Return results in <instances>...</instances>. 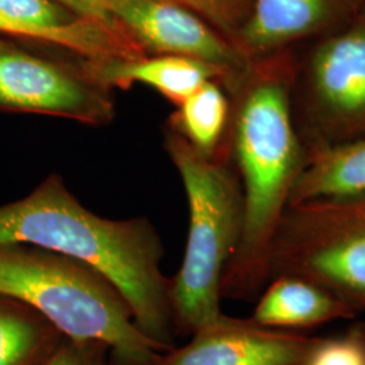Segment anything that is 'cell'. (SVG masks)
I'll use <instances>...</instances> for the list:
<instances>
[{
  "instance_id": "cell-1",
  "label": "cell",
  "mask_w": 365,
  "mask_h": 365,
  "mask_svg": "<svg viewBox=\"0 0 365 365\" xmlns=\"http://www.w3.org/2000/svg\"><path fill=\"white\" fill-rule=\"evenodd\" d=\"M294 48L253 60L232 92L229 153L244 196V225L222 280V297H247L271 272L274 235L306 164L289 90Z\"/></svg>"
},
{
  "instance_id": "cell-2",
  "label": "cell",
  "mask_w": 365,
  "mask_h": 365,
  "mask_svg": "<svg viewBox=\"0 0 365 365\" xmlns=\"http://www.w3.org/2000/svg\"><path fill=\"white\" fill-rule=\"evenodd\" d=\"M9 244L52 250L95 268L126 298L145 336L163 353L175 348L164 247L148 218L96 215L51 176L31 194L0 206V245Z\"/></svg>"
},
{
  "instance_id": "cell-3",
  "label": "cell",
  "mask_w": 365,
  "mask_h": 365,
  "mask_svg": "<svg viewBox=\"0 0 365 365\" xmlns=\"http://www.w3.org/2000/svg\"><path fill=\"white\" fill-rule=\"evenodd\" d=\"M0 295L34 309L68 339L105 344L114 365H155L163 353L137 327L117 286L64 255L0 245Z\"/></svg>"
},
{
  "instance_id": "cell-4",
  "label": "cell",
  "mask_w": 365,
  "mask_h": 365,
  "mask_svg": "<svg viewBox=\"0 0 365 365\" xmlns=\"http://www.w3.org/2000/svg\"><path fill=\"white\" fill-rule=\"evenodd\" d=\"M167 149L190 214L184 259L170 277V310L175 333L191 336L222 315V280L241 240L244 196L225 160L203 156L182 134H170Z\"/></svg>"
},
{
  "instance_id": "cell-5",
  "label": "cell",
  "mask_w": 365,
  "mask_h": 365,
  "mask_svg": "<svg viewBox=\"0 0 365 365\" xmlns=\"http://www.w3.org/2000/svg\"><path fill=\"white\" fill-rule=\"evenodd\" d=\"M291 111L307 155L365 137V14L294 48Z\"/></svg>"
},
{
  "instance_id": "cell-6",
  "label": "cell",
  "mask_w": 365,
  "mask_h": 365,
  "mask_svg": "<svg viewBox=\"0 0 365 365\" xmlns=\"http://www.w3.org/2000/svg\"><path fill=\"white\" fill-rule=\"evenodd\" d=\"M269 269L365 297V194L288 206Z\"/></svg>"
},
{
  "instance_id": "cell-7",
  "label": "cell",
  "mask_w": 365,
  "mask_h": 365,
  "mask_svg": "<svg viewBox=\"0 0 365 365\" xmlns=\"http://www.w3.org/2000/svg\"><path fill=\"white\" fill-rule=\"evenodd\" d=\"M107 10L146 48L218 66L227 78V91L235 88L252 63L230 39L176 0H117Z\"/></svg>"
},
{
  "instance_id": "cell-8",
  "label": "cell",
  "mask_w": 365,
  "mask_h": 365,
  "mask_svg": "<svg viewBox=\"0 0 365 365\" xmlns=\"http://www.w3.org/2000/svg\"><path fill=\"white\" fill-rule=\"evenodd\" d=\"M0 108L103 123L113 105L102 90L63 66L0 38Z\"/></svg>"
},
{
  "instance_id": "cell-9",
  "label": "cell",
  "mask_w": 365,
  "mask_h": 365,
  "mask_svg": "<svg viewBox=\"0 0 365 365\" xmlns=\"http://www.w3.org/2000/svg\"><path fill=\"white\" fill-rule=\"evenodd\" d=\"M313 342L225 314L155 365H298Z\"/></svg>"
},
{
  "instance_id": "cell-10",
  "label": "cell",
  "mask_w": 365,
  "mask_h": 365,
  "mask_svg": "<svg viewBox=\"0 0 365 365\" xmlns=\"http://www.w3.org/2000/svg\"><path fill=\"white\" fill-rule=\"evenodd\" d=\"M359 11V0H253L235 46L253 61L336 31Z\"/></svg>"
},
{
  "instance_id": "cell-11",
  "label": "cell",
  "mask_w": 365,
  "mask_h": 365,
  "mask_svg": "<svg viewBox=\"0 0 365 365\" xmlns=\"http://www.w3.org/2000/svg\"><path fill=\"white\" fill-rule=\"evenodd\" d=\"M92 76L105 84L129 86L141 83L155 88L176 105L209 81L226 86V75L218 66L176 54H161L153 58H131L91 63Z\"/></svg>"
},
{
  "instance_id": "cell-12",
  "label": "cell",
  "mask_w": 365,
  "mask_h": 365,
  "mask_svg": "<svg viewBox=\"0 0 365 365\" xmlns=\"http://www.w3.org/2000/svg\"><path fill=\"white\" fill-rule=\"evenodd\" d=\"M365 194V137L307 155L289 205Z\"/></svg>"
},
{
  "instance_id": "cell-13",
  "label": "cell",
  "mask_w": 365,
  "mask_h": 365,
  "mask_svg": "<svg viewBox=\"0 0 365 365\" xmlns=\"http://www.w3.org/2000/svg\"><path fill=\"white\" fill-rule=\"evenodd\" d=\"M313 282L282 274L261 297L253 321L271 329L313 327L344 315V306Z\"/></svg>"
},
{
  "instance_id": "cell-14",
  "label": "cell",
  "mask_w": 365,
  "mask_h": 365,
  "mask_svg": "<svg viewBox=\"0 0 365 365\" xmlns=\"http://www.w3.org/2000/svg\"><path fill=\"white\" fill-rule=\"evenodd\" d=\"M0 36L36 39L64 46L87 57L90 63L141 57L140 51L135 49L130 39L126 38V34H119L83 18H78L66 26L41 27L14 21L0 11Z\"/></svg>"
},
{
  "instance_id": "cell-15",
  "label": "cell",
  "mask_w": 365,
  "mask_h": 365,
  "mask_svg": "<svg viewBox=\"0 0 365 365\" xmlns=\"http://www.w3.org/2000/svg\"><path fill=\"white\" fill-rule=\"evenodd\" d=\"M64 339L38 312L0 295V365H42Z\"/></svg>"
},
{
  "instance_id": "cell-16",
  "label": "cell",
  "mask_w": 365,
  "mask_h": 365,
  "mask_svg": "<svg viewBox=\"0 0 365 365\" xmlns=\"http://www.w3.org/2000/svg\"><path fill=\"white\" fill-rule=\"evenodd\" d=\"M179 106V126L182 137L203 156L218 160L230 157L232 103L221 83H206Z\"/></svg>"
},
{
  "instance_id": "cell-17",
  "label": "cell",
  "mask_w": 365,
  "mask_h": 365,
  "mask_svg": "<svg viewBox=\"0 0 365 365\" xmlns=\"http://www.w3.org/2000/svg\"><path fill=\"white\" fill-rule=\"evenodd\" d=\"M197 14L235 43L252 10L253 0H176Z\"/></svg>"
},
{
  "instance_id": "cell-18",
  "label": "cell",
  "mask_w": 365,
  "mask_h": 365,
  "mask_svg": "<svg viewBox=\"0 0 365 365\" xmlns=\"http://www.w3.org/2000/svg\"><path fill=\"white\" fill-rule=\"evenodd\" d=\"M0 11L14 21L41 27L66 26L78 19L54 0H0Z\"/></svg>"
},
{
  "instance_id": "cell-19",
  "label": "cell",
  "mask_w": 365,
  "mask_h": 365,
  "mask_svg": "<svg viewBox=\"0 0 365 365\" xmlns=\"http://www.w3.org/2000/svg\"><path fill=\"white\" fill-rule=\"evenodd\" d=\"M42 365H114L108 346L88 339H66Z\"/></svg>"
},
{
  "instance_id": "cell-20",
  "label": "cell",
  "mask_w": 365,
  "mask_h": 365,
  "mask_svg": "<svg viewBox=\"0 0 365 365\" xmlns=\"http://www.w3.org/2000/svg\"><path fill=\"white\" fill-rule=\"evenodd\" d=\"M306 365H365L364 346L353 339L327 342L314 349Z\"/></svg>"
},
{
  "instance_id": "cell-21",
  "label": "cell",
  "mask_w": 365,
  "mask_h": 365,
  "mask_svg": "<svg viewBox=\"0 0 365 365\" xmlns=\"http://www.w3.org/2000/svg\"><path fill=\"white\" fill-rule=\"evenodd\" d=\"M64 9L76 14L78 18L88 19L95 24L107 27L119 34H126L125 29L119 25L117 19L106 10L98 0H54Z\"/></svg>"
},
{
  "instance_id": "cell-22",
  "label": "cell",
  "mask_w": 365,
  "mask_h": 365,
  "mask_svg": "<svg viewBox=\"0 0 365 365\" xmlns=\"http://www.w3.org/2000/svg\"><path fill=\"white\" fill-rule=\"evenodd\" d=\"M98 1L107 10V6H108L110 3H113V1H117V0H98ZM107 11H108V10H107Z\"/></svg>"
},
{
  "instance_id": "cell-23",
  "label": "cell",
  "mask_w": 365,
  "mask_h": 365,
  "mask_svg": "<svg viewBox=\"0 0 365 365\" xmlns=\"http://www.w3.org/2000/svg\"><path fill=\"white\" fill-rule=\"evenodd\" d=\"M359 6H360V11L365 14V0H359Z\"/></svg>"
}]
</instances>
